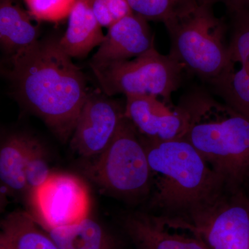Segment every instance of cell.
Here are the masks:
<instances>
[{"label":"cell","mask_w":249,"mask_h":249,"mask_svg":"<svg viewBox=\"0 0 249 249\" xmlns=\"http://www.w3.org/2000/svg\"><path fill=\"white\" fill-rule=\"evenodd\" d=\"M92 9L100 24L107 29L126 16L134 14L128 0H93Z\"/></svg>","instance_id":"603a6c76"},{"label":"cell","mask_w":249,"mask_h":249,"mask_svg":"<svg viewBox=\"0 0 249 249\" xmlns=\"http://www.w3.org/2000/svg\"><path fill=\"white\" fill-rule=\"evenodd\" d=\"M208 83L223 102L249 118V73L233 55L229 53L224 70Z\"/></svg>","instance_id":"e0dca14e"},{"label":"cell","mask_w":249,"mask_h":249,"mask_svg":"<svg viewBox=\"0 0 249 249\" xmlns=\"http://www.w3.org/2000/svg\"><path fill=\"white\" fill-rule=\"evenodd\" d=\"M188 116L183 139L191 142L229 190L249 191V118L196 89L179 103Z\"/></svg>","instance_id":"7a4b0ae2"},{"label":"cell","mask_w":249,"mask_h":249,"mask_svg":"<svg viewBox=\"0 0 249 249\" xmlns=\"http://www.w3.org/2000/svg\"><path fill=\"white\" fill-rule=\"evenodd\" d=\"M47 232L60 249H124L120 240L89 217Z\"/></svg>","instance_id":"2e32d148"},{"label":"cell","mask_w":249,"mask_h":249,"mask_svg":"<svg viewBox=\"0 0 249 249\" xmlns=\"http://www.w3.org/2000/svg\"><path fill=\"white\" fill-rule=\"evenodd\" d=\"M103 92L107 96L150 95L171 102L179 88L184 68L171 55L160 53L155 47L133 60L90 64Z\"/></svg>","instance_id":"8992f818"},{"label":"cell","mask_w":249,"mask_h":249,"mask_svg":"<svg viewBox=\"0 0 249 249\" xmlns=\"http://www.w3.org/2000/svg\"><path fill=\"white\" fill-rule=\"evenodd\" d=\"M9 62L8 76L19 97L66 142L89 94L83 71L55 39L37 41Z\"/></svg>","instance_id":"6da1fadb"},{"label":"cell","mask_w":249,"mask_h":249,"mask_svg":"<svg viewBox=\"0 0 249 249\" xmlns=\"http://www.w3.org/2000/svg\"><path fill=\"white\" fill-rule=\"evenodd\" d=\"M181 220L209 249H249V192L245 190L224 188Z\"/></svg>","instance_id":"52a82bcc"},{"label":"cell","mask_w":249,"mask_h":249,"mask_svg":"<svg viewBox=\"0 0 249 249\" xmlns=\"http://www.w3.org/2000/svg\"><path fill=\"white\" fill-rule=\"evenodd\" d=\"M0 245L6 249H60L32 215L14 212L1 223Z\"/></svg>","instance_id":"9a60e30c"},{"label":"cell","mask_w":249,"mask_h":249,"mask_svg":"<svg viewBox=\"0 0 249 249\" xmlns=\"http://www.w3.org/2000/svg\"><path fill=\"white\" fill-rule=\"evenodd\" d=\"M155 47L147 20L139 15L126 16L108 29L90 64L123 61L140 56Z\"/></svg>","instance_id":"7c38bea8"},{"label":"cell","mask_w":249,"mask_h":249,"mask_svg":"<svg viewBox=\"0 0 249 249\" xmlns=\"http://www.w3.org/2000/svg\"><path fill=\"white\" fill-rule=\"evenodd\" d=\"M87 173L98 186L124 197L149 194L152 173L140 134L124 116L108 146L88 165Z\"/></svg>","instance_id":"5b68a950"},{"label":"cell","mask_w":249,"mask_h":249,"mask_svg":"<svg viewBox=\"0 0 249 249\" xmlns=\"http://www.w3.org/2000/svg\"><path fill=\"white\" fill-rule=\"evenodd\" d=\"M77 0H24L34 19L58 22L69 17Z\"/></svg>","instance_id":"7402d4cb"},{"label":"cell","mask_w":249,"mask_h":249,"mask_svg":"<svg viewBox=\"0 0 249 249\" xmlns=\"http://www.w3.org/2000/svg\"><path fill=\"white\" fill-rule=\"evenodd\" d=\"M93 0H77L69 16L65 35L59 40L70 58H84L105 40L102 26L93 14Z\"/></svg>","instance_id":"4fadbf2b"},{"label":"cell","mask_w":249,"mask_h":249,"mask_svg":"<svg viewBox=\"0 0 249 249\" xmlns=\"http://www.w3.org/2000/svg\"><path fill=\"white\" fill-rule=\"evenodd\" d=\"M141 138L151 170L150 206L155 214L183 219L226 188L222 178L186 139Z\"/></svg>","instance_id":"3957f363"},{"label":"cell","mask_w":249,"mask_h":249,"mask_svg":"<svg viewBox=\"0 0 249 249\" xmlns=\"http://www.w3.org/2000/svg\"><path fill=\"white\" fill-rule=\"evenodd\" d=\"M18 0H0V42L10 56L38 41V27Z\"/></svg>","instance_id":"5bb4252c"},{"label":"cell","mask_w":249,"mask_h":249,"mask_svg":"<svg viewBox=\"0 0 249 249\" xmlns=\"http://www.w3.org/2000/svg\"><path fill=\"white\" fill-rule=\"evenodd\" d=\"M46 155L42 144L30 137L25 163V178L29 193L40 186L52 173Z\"/></svg>","instance_id":"ffe728a7"},{"label":"cell","mask_w":249,"mask_h":249,"mask_svg":"<svg viewBox=\"0 0 249 249\" xmlns=\"http://www.w3.org/2000/svg\"><path fill=\"white\" fill-rule=\"evenodd\" d=\"M108 97L98 91L89 93L78 116L70 145L85 158H95L106 150L124 116V110Z\"/></svg>","instance_id":"9c48e42d"},{"label":"cell","mask_w":249,"mask_h":249,"mask_svg":"<svg viewBox=\"0 0 249 249\" xmlns=\"http://www.w3.org/2000/svg\"><path fill=\"white\" fill-rule=\"evenodd\" d=\"M124 116L142 137L153 140L183 138L188 127V116L182 107H176L150 95L126 96Z\"/></svg>","instance_id":"8fae6325"},{"label":"cell","mask_w":249,"mask_h":249,"mask_svg":"<svg viewBox=\"0 0 249 249\" xmlns=\"http://www.w3.org/2000/svg\"><path fill=\"white\" fill-rule=\"evenodd\" d=\"M29 194L32 217L47 231L76 224L89 217L88 187L74 175L52 173Z\"/></svg>","instance_id":"ba28073f"},{"label":"cell","mask_w":249,"mask_h":249,"mask_svg":"<svg viewBox=\"0 0 249 249\" xmlns=\"http://www.w3.org/2000/svg\"><path fill=\"white\" fill-rule=\"evenodd\" d=\"M0 249H6L4 246L0 245Z\"/></svg>","instance_id":"d4e9b609"},{"label":"cell","mask_w":249,"mask_h":249,"mask_svg":"<svg viewBox=\"0 0 249 249\" xmlns=\"http://www.w3.org/2000/svg\"><path fill=\"white\" fill-rule=\"evenodd\" d=\"M29 136L15 134L9 136L0 150V178L8 191H27L25 163Z\"/></svg>","instance_id":"ac0fdd59"},{"label":"cell","mask_w":249,"mask_h":249,"mask_svg":"<svg viewBox=\"0 0 249 249\" xmlns=\"http://www.w3.org/2000/svg\"><path fill=\"white\" fill-rule=\"evenodd\" d=\"M123 229L134 249H209L177 218L134 213L124 218Z\"/></svg>","instance_id":"30bf717a"},{"label":"cell","mask_w":249,"mask_h":249,"mask_svg":"<svg viewBox=\"0 0 249 249\" xmlns=\"http://www.w3.org/2000/svg\"><path fill=\"white\" fill-rule=\"evenodd\" d=\"M165 26L171 43L169 54L184 70L207 83L224 70L229 58L228 27L214 16L213 6L200 3Z\"/></svg>","instance_id":"277c9868"},{"label":"cell","mask_w":249,"mask_h":249,"mask_svg":"<svg viewBox=\"0 0 249 249\" xmlns=\"http://www.w3.org/2000/svg\"><path fill=\"white\" fill-rule=\"evenodd\" d=\"M219 2L225 5L231 14L242 10L249 9V0H200V3L211 6Z\"/></svg>","instance_id":"cb8c5ba5"},{"label":"cell","mask_w":249,"mask_h":249,"mask_svg":"<svg viewBox=\"0 0 249 249\" xmlns=\"http://www.w3.org/2000/svg\"><path fill=\"white\" fill-rule=\"evenodd\" d=\"M231 15L229 53L241 62L249 73V9Z\"/></svg>","instance_id":"44dd1931"},{"label":"cell","mask_w":249,"mask_h":249,"mask_svg":"<svg viewBox=\"0 0 249 249\" xmlns=\"http://www.w3.org/2000/svg\"><path fill=\"white\" fill-rule=\"evenodd\" d=\"M134 14L147 20L163 24L173 22L189 14L199 6L200 0H128Z\"/></svg>","instance_id":"d6986e66"}]
</instances>
